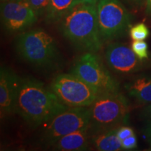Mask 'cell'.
I'll use <instances>...</instances> for the list:
<instances>
[{"instance_id":"obj_1","label":"cell","mask_w":151,"mask_h":151,"mask_svg":"<svg viewBox=\"0 0 151 151\" xmlns=\"http://www.w3.org/2000/svg\"><path fill=\"white\" fill-rule=\"evenodd\" d=\"M68 108L41 81L32 77L20 78L16 113L30 126L46 123Z\"/></svg>"},{"instance_id":"obj_2","label":"cell","mask_w":151,"mask_h":151,"mask_svg":"<svg viewBox=\"0 0 151 151\" xmlns=\"http://www.w3.org/2000/svg\"><path fill=\"white\" fill-rule=\"evenodd\" d=\"M60 33L81 51L97 52L102 46L97 4H80L60 21Z\"/></svg>"},{"instance_id":"obj_3","label":"cell","mask_w":151,"mask_h":151,"mask_svg":"<svg viewBox=\"0 0 151 151\" xmlns=\"http://www.w3.org/2000/svg\"><path fill=\"white\" fill-rule=\"evenodd\" d=\"M15 50L20 60L40 70L52 71L59 68L62 62L54 38L40 28L18 35Z\"/></svg>"},{"instance_id":"obj_4","label":"cell","mask_w":151,"mask_h":151,"mask_svg":"<svg viewBox=\"0 0 151 151\" xmlns=\"http://www.w3.org/2000/svg\"><path fill=\"white\" fill-rule=\"evenodd\" d=\"M89 108V129L92 136L119 128V126L127 122L129 116V103L126 97L119 92L100 94Z\"/></svg>"},{"instance_id":"obj_5","label":"cell","mask_w":151,"mask_h":151,"mask_svg":"<svg viewBox=\"0 0 151 151\" xmlns=\"http://www.w3.org/2000/svg\"><path fill=\"white\" fill-rule=\"evenodd\" d=\"M50 90L62 104L68 107H89L100 94L73 73H60L55 77Z\"/></svg>"},{"instance_id":"obj_6","label":"cell","mask_w":151,"mask_h":151,"mask_svg":"<svg viewBox=\"0 0 151 151\" xmlns=\"http://www.w3.org/2000/svg\"><path fill=\"white\" fill-rule=\"evenodd\" d=\"M97 8L102 42L115 40L125 35L130 27L132 15L120 0H99Z\"/></svg>"},{"instance_id":"obj_7","label":"cell","mask_w":151,"mask_h":151,"mask_svg":"<svg viewBox=\"0 0 151 151\" xmlns=\"http://www.w3.org/2000/svg\"><path fill=\"white\" fill-rule=\"evenodd\" d=\"M71 73L82 79L99 94L119 92L118 82L94 52H86L76 60Z\"/></svg>"},{"instance_id":"obj_8","label":"cell","mask_w":151,"mask_h":151,"mask_svg":"<svg viewBox=\"0 0 151 151\" xmlns=\"http://www.w3.org/2000/svg\"><path fill=\"white\" fill-rule=\"evenodd\" d=\"M41 135V141L46 146H52L58 139L72 132L89 127V107H69L58 113L47 122Z\"/></svg>"},{"instance_id":"obj_9","label":"cell","mask_w":151,"mask_h":151,"mask_svg":"<svg viewBox=\"0 0 151 151\" xmlns=\"http://www.w3.org/2000/svg\"><path fill=\"white\" fill-rule=\"evenodd\" d=\"M39 17L24 0H7L1 2V19L9 34L23 32L33 25Z\"/></svg>"},{"instance_id":"obj_10","label":"cell","mask_w":151,"mask_h":151,"mask_svg":"<svg viewBox=\"0 0 151 151\" xmlns=\"http://www.w3.org/2000/svg\"><path fill=\"white\" fill-rule=\"evenodd\" d=\"M106 61L112 70L119 73H131L139 71L142 61L132 48L119 43H111L105 50Z\"/></svg>"},{"instance_id":"obj_11","label":"cell","mask_w":151,"mask_h":151,"mask_svg":"<svg viewBox=\"0 0 151 151\" xmlns=\"http://www.w3.org/2000/svg\"><path fill=\"white\" fill-rule=\"evenodd\" d=\"M20 77L10 68L0 69V114L1 119L16 113Z\"/></svg>"},{"instance_id":"obj_12","label":"cell","mask_w":151,"mask_h":151,"mask_svg":"<svg viewBox=\"0 0 151 151\" xmlns=\"http://www.w3.org/2000/svg\"><path fill=\"white\" fill-rule=\"evenodd\" d=\"M92 134L89 127L72 132L60 138L51 146L53 150L63 151L86 150L92 144Z\"/></svg>"},{"instance_id":"obj_13","label":"cell","mask_w":151,"mask_h":151,"mask_svg":"<svg viewBox=\"0 0 151 151\" xmlns=\"http://www.w3.org/2000/svg\"><path fill=\"white\" fill-rule=\"evenodd\" d=\"M127 93L141 104H151V75L141 76L124 86Z\"/></svg>"},{"instance_id":"obj_14","label":"cell","mask_w":151,"mask_h":151,"mask_svg":"<svg viewBox=\"0 0 151 151\" xmlns=\"http://www.w3.org/2000/svg\"><path fill=\"white\" fill-rule=\"evenodd\" d=\"M80 4V0H50L44 15L45 21L48 24L60 22L65 15Z\"/></svg>"},{"instance_id":"obj_15","label":"cell","mask_w":151,"mask_h":151,"mask_svg":"<svg viewBox=\"0 0 151 151\" xmlns=\"http://www.w3.org/2000/svg\"><path fill=\"white\" fill-rule=\"evenodd\" d=\"M118 128L106 130L96 134L92 137V144L100 151H117L122 150V141L117 135Z\"/></svg>"},{"instance_id":"obj_16","label":"cell","mask_w":151,"mask_h":151,"mask_svg":"<svg viewBox=\"0 0 151 151\" xmlns=\"http://www.w3.org/2000/svg\"><path fill=\"white\" fill-rule=\"evenodd\" d=\"M129 35L134 41H144L150 35V30L146 24L139 22L129 28Z\"/></svg>"},{"instance_id":"obj_17","label":"cell","mask_w":151,"mask_h":151,"mask_svg":"<svg viewBox=\"0 0 151 151\" xmlns=\"http://www.w3.org/2000/svg\"><path fill=\"white\" fill-rule=\"evenodd\" d=\"M148 43L144 41H134L132 44V49L141 60L148 58Z\"/></svg>"},{"instance_id":"obj_18","label":"cell","mask_w":151,"mask_h":151,"mask_svg":"<svg viewBox=\"0 0 151 151\" xmlns=\"http://www.w3.org/2000/svg\"><path fill=\"white\" fill-rule=\"evenodd\" d=\"M35 11L37 16H44L48 8L50 0H24Z\"/></svg>"},{"instance_id":"obj_19","label":"cell","mask_w":151,"mask_h":151,"mask_svg":"<svg viewBox=\"0 0 151 151\" xmlns=\"http://www.w3.org/2000/svg\"><path fill=\"white\" fill-rule=\"evenodd\" d=\"M120 1L132 10L136 11L146 8L147 2V0H120Z\"/></svg>"},{"instance_id":"obj_20","label":"cell","mask_w":151,"mask_h":151,"mask_svg":"<svg viewBox=\"0 0 151 151\" xmlns=\"http://www.w3.org/2000/svg\"><path fill=\"white\" fill-rule=\"evenodd\" d=\"M137 139L134 135L126 138L122 141V148L124 150H132L137 148Z\"/></svg>"},{"instance_id":"obj_21","label":"cell","mask_w":151,"mask_h":151,"mask_svg":"<svg viewBox=\"0 0 151 151\" xmlns=\"http://www.w3.org/2000/svg\"><path fill=\"white\" fill-rule=\"evenodd\" d=\"M117 135H118L119 139L122 141L125 139L126 138L134 135V132L132 128L127 127V126H123V127H120L118 128Z\"/></svg>"},{"instance_id":"obj_22","label":"cell","mask_w":151,"mask_h":151,"mask_svg":"<svg viewBox=\"0 0 151 151\" xmlns=\"http://www.w3.org/2000/svg\"><path fill=\"white\" fill-rule=\"evenodd\" d=\"M140 116L146 121L151 120V104H149L141 110Z\"/></svg>"},{"instance_id":"obj_23","label":"cell","mask_w":151,"mask_h":151,"mask_svg":"<svg viewBox=\"0 0 151 151\" xmlns=\"http://www.w3.org/2000/svg\"><path fill=\"white\" fill-rule=\"evenodd\" d=\"M144 133L146 134L147 137L148 136L151 135V120H148L147 121L146 125L144 127Z\"/></svg>"},{"instance_id":"obj_24","label":"cell","mask_w":151,"mask_h":151,"mask_svg":"<svg viewBox=\"0 0 151 151\" xmlns=\"http://www.w3.org/2000/svg\"><path fill=\"white\" fill-rule=\"evenodd\" d=\"M145 12H146L147 16L151 17V0H147Z\"/></svg>"},{"instance_id":"obj_25","label":"cell","mask_w":151,"mask_h":151,"mask_svg":"<svg viewBox=\"0 0 151 151\" xmlns=\"http://www.w3.org/2000/svg\"><path fill=\"white\" fill-rule=\"evenodd\" d=\"M99 0H80L81 4H97Z\"/></svg>"},{"instance_id":"obj_26","label":"cell","mask_w":151,"mask_h":151,"mask_svg":"<svg viewBox=\"0 0 151 151\" xmlns=\"http://www.w3.org/2000/svg\"><path fill=\"white\" fill-rule=\"evenodd\" d=\"M148 142L149 143V145H150V146L151 147V135L150 136H148Z\"/></svg>"},{"instance_id":"obj_27","label":"cell","mask_w":151,"mask_h":151,"mask_svg":"<svg viewBox=\"0 0 151 151\" xmlns=\"http://www.w3.org/2000/svg\"><path fill=\"white\" fill-rule=\"evenodd\" d=\"M7 1V0H1V2H2V1Z\"/></svg>"},{"instance_id":"obj_28","label":"cell","mask_w":151,"mask_h":151,"mask_svg":"<svg viewBox=\"0 0 151 151\" xmlns=\"http://www.w3.org/2000/svg\"><path fill=\"white\" fill-rule=\"evenodd\" d=\"M15 1H20V0H15Z\"/></svg>"}]
</instances>
